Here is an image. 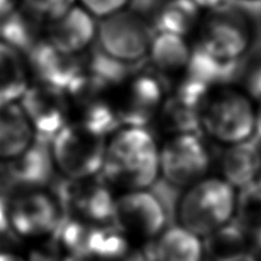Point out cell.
I'll return each instance as SVG.
<instances>
[{"label": "cell", "mask_w": 261, "mask_h": 261, "mask_svg": "<svg viewBox=\"0 0 261 261\" xmlns=\"http://www.w3.org/2000/svg\"><path fill=\"white\" fill-rule=\"evenodd\" d=\"M160 147L148 127H120L107 138L101 176L121 191L149 189L161 177Z\"/></svg>", "instance_id": "1"}, {"label": "cell", "mask_w": 261, "mask_h": 261, "mask_svg": "<svg viewBox=\"0 0 261 261\" xmlns=\"http://www.w3.org/2000/svg\"><path fill=\"white\" fill-rule=\"evenodd\" d=\"M237 190L221 176H206L184 189L176 205L177 224L200 239L234 221Z\"/></svg>", "instance_id": "2"}, {"label": "cell", "mask_w": 261, "mask_h": 261, "mask_svg": "<svg viewBox=\"0 0 261 261\" xmlns=\"http://www.w3.org/2000/svg\"><path fill=\"white\" fill-rule=\"evenodd\" d=\"M256 103L242 88L223 86L213 89L200 111V132L228 147L255 138Z\"/></svg>", "instance_id": "3"}, {"label": "cell", "mask_w": 261, "mask_h": 261, "mask_svg": "<svg viewBox=\"0 0 261 261\" xmlns=\"http://www.w3.org/2000/svg\"><path fill=\"white\" fill-rule=\"evenodd\" d=\"M196 33L199 47L227 63H241L255 42L252 18L228 4L204 13Z\"/></svg>", "instance_id": "4"}, {"label": "cell", "mask_w": 261, "mask_h": 261, "mask_svg": "<svg viewBox=\"0 0 261 261\" xmlns=\"http://www.w3.org/2000/svg\"><path fill=\"white\" fill-rule=\"evenodd\" d=\"M107 138L93 134L71 121L50 142L55 170L65 180H83L101 175Z\"/></svg>", "instance_id": "5"}, {"label": "cell", "mask_w": 261, "mask_h": 261, "mask_svg": "<svg viewBox=\"0 0 261 261\" xmlns=\"http://www.w3.org/2000/svg\"><path fill=\"white\" fill-rule=\"evenodd\" d=\"M154 37L152 24L138 13L124 10L98 20L97 48L119 63L137 66L147 60Z\"/></svg>", "instance_id": "6"}, {"label": "cell", "mask_w": 261, "mask_h": 261, "mask_svg": "<svg viewBox=\"0 0 261 261\" xmlns=\"http://www.w3.org/2000/svg\"><path fill=\"white\" fill-rule=\"evenodd\" d=\"M64 213L54 191L46 189L18 190L9 194V228L12 234L28 241L53 236Z\"/></svg>", "instance_id": "7"}, {"label": "cell", "mask_w": 261, "mask_h": 261, "mask_svg": "<svg viewBox=\"0 0 261 261\" xmlns=\"http://www.w3.org/2000/svg\"><path fill=\"white\" fill-rule=\"evenodd\" d=\"M54 194L64 216L94 226L112 223L117 195L101 175L83 180L63 178Z\"/></svg>", "instance_id": "8"}, {"label": "cell", "mask_w": 261, "mask_h": 261, "mask_svg": "<svg viewBox=\"0 0 261 261\" xmlns=\"http://www.w3.org/2000/svg\"><path fill=\"white\" fill-rule=\"evenodd\" d=\"M212 154L200 133L167 138L160 147L161 177L175 188L186 189L208 176Z\"/></svg>", "instance_id": "9"}, {"label": "cell", "mask_w": 261, "mask_h": 261, "mask_svg": "<svg viewBox=\"0 0 261 261\" xmlns=\"http://www.w3.org/2000/svg\"><path fill=\"white\" fill-rule=\"evenodd\" d=\"M167 94L166 81L153 69H135L116 91L121 126L148 127L157 119Z\"/></svg>", "instance_id": "10"}, {"label": "cell", "mask_w": 261, "mask_h": 261, "mask_svg": "<svg viewBox=\"0 0 261 261\" xmlns=\"http://www.w3.org/2000/svg\"><path fill=\"white\" fill-rule=\"evenodd\" d=\"M112 224L130 241L153 242L167 228V212L149 189L122 191L116 198Z\"/></svg>", "instance_id": "11"}, {"label": "cell", "mask_w": 261, "mask_h": 261, "mask_svg": "<svg viewBox=\"0 0 261 261\" xmlns=\"http://www.w3.org/2000/svg\"><path fill=\"white\" fill-rule=\"evenodd\" d=\"M36 139L50 143L61 129L71 122V105L65 92L32 82L20 98Z\"/></svg>", "instance_id": "12"}, {"label": "cell", "mask_w": 261, "mask_h": 261, "mask_svg": "<svg viewBox=\"0 0 261 261\" xmlns=\"http://www.w3.org/2000/svg\"><path fill=\"white\" fill-rule=\"evenodd\" d=\"M98 20L73 3L43 22V37L54 47L70 55H83L97 38Z\"/></svg>", "instance_id": "13"}, {"label": "cell", "mask_w": 261, "mask_h": 261, "mask_svg": "<svg viewBox=\"0 0 261 261\" xmlns=\"http://www.w3.org/2000/svg\"><path fill=\"white\" fill-rule=\"evenodd\" d=\"M32 82L68 92L83 73V58L54 47L43 38L25 55Z\"/></svg>", "instance_id": "14"}, {"label": "cell", "mask_w": 261, "mask_h": 261, "mask_svg": "<svg viewBox=\"0 0 261 261\" xmlns=\"http://www.w3.org/2000/svg\"><path fill=\"white\" fill-rule=\"evenodd\" d=\"M3 188L8 193L18 190L46 189L56 173L50 143L36 142L24 153L9 162H3Z\"/></svg>", "instance_id": "15"}, {"label": "cell", "mask_w": 261, "mask_h": 261, "mask_svg": "<svg viewBox=\"0 0 261 261\" xmlns=\"http://www.w3.org/2000/svg\"><path fill=\"white\" fill-rule=\"evenodd\" d=\"M221 177L240 190L261 177V144L256 138L224 147L219 158Z\"/></svg>", "instance_id": "16"}, {"label": "cell", "mask_w": 261, "mask_h": 261, "mask_svg": "<svg viewBox=\"0 0 261 261\" xmlns=\"http://www.w3.org/2000/svg\"><path fill=\"white\" fill-rule=\"evenodd\" d=\"M193 46L188 38L171 33H154L148 59L149 68L165 81H178L185 74Z\"/></svg>", "instance_id": "17"}, {"label": "cell", "mask_w": 261, "mask_h": 261, "mask_svg": "<svg viewBox=\"0 0 261 261\" xmlns=\"http://www.w3.org/2000/svg\"><path fill=\"white\" fill-rule=\"evenodd\" d=\"M36 142V134L19 102L0 105V162H9Z\"/></svg>", "instance_id": "18"}, {"label": "cell", "mask_w": 261, "mask_h": 261, "mask_svg": "<svg viewBox=\"0 0 261 261\" xmlns=\"http://www.w3.org/2000/svg\"><path fill=\"white\" fill-rule=\"evenodd\" d=\"M155 261H204V241L180 224L167 227L152 244Z\"/></svg>", "instance_id": "19"}, {"label": "cell", "mask_w": 261, "mask_h": 261, "mask_svg": "<svg viewBox=\"0 0 261 261\" xmlns=\"http://www.w3.org/2000/svg\"><path fill=\"white\" fill-rule=\"evenodd\" d=\"M43 22L25 8H17L0 17V41L27 55L43 38Z\"/></svg>", "instance_id": "20"}, {"label": "cell", "mask_w": 261, "mask_h": 261, "mask_svg": "<svg viewBox=\"0 0 261 261\" xmlns=\"http://www.w3.org/2000/svg\"><path fill=\"white\" fill-rule=\"evenodd\" d=\"M203 12L190 0H162L150 22L154 33H171L188 38L198 31Z\"/></svg>", "instance_id": "21"}, {"label": "cell", "mask_w": 261, "mask_h": 261, "mask_svg": "<svg viewBox=\"0 0 261 261\" xmlns=\"http://www.w3.org/2000/svg\"><path fill=\"white\" fill-rule=\"evenodd\" d=\"M31 83L25 56L0 41V105L19 102Z\"/></svg>", "instance_id": "22"}, {"label": "cell", "mask_w": 261, "mask_h": 261, "mask_svg": "<svg viewBox=\"0 0 261 261\" xmlns=\"http://www.w3.org/2000/svg\"><path fill=\"white\" fill-rule=\"evenodd\" d=\"M240 63H227L211 55L198 45L193 46L190 61L184 75L209 89L229 86L239 74Z\"/></svg>", "instance_id": "23"}, {"label": "cell", "mask_w": 261, "mask_h": 261, "mask_svg": "<svg viewBox=\"0 0 261 261\" xmlns=\"http://www.w3.org/2000/svg\"><path fill=\"white\" fill-rule=\"evenodd\" d=\"M201 107L168 92L155 121L168 138L200 132Z\"/></svg>", "instance_id": "24"}, {"label": "cell", "mask_w": 261, "mask_h": 261, "mask_svg": "<svg viewBox=\"0 0 261 261\" xmlns=\"http://www.w3.org/2000/svg\"><path fill=\"white\" fill-rule=\"evenodd\" d=\"M249 237V232L233 221L203 240L205 254H209L213 261H217L245 252L247 251Z\"/></svg>", "instance_id": "25"}, {"label": "cell", "mask_w": 261, "mask_h": 261, "mask_svg": "<svg viewBox=\"0 0 261 261\" xmlns=\"http://www.w3.org/2000/svg\"><path fill=\"white\" fill-rule=\"evenodd\" d=\"M234 221L250 234L261 229V177L237 190Z\"/></svg>", "instance_id": "26"}, {"label": "cell", "mask_w": 261, "mask_h": 261, "mask_svg": "<svg viewBox=\"0 0 261 261\" xmlns=\"http://www.w3.org/2000/svg\"><path fill=\"white\" fill-rule=\"evenodd\" d=\"M133 0H76V4L86 9L97 20L127 10Z\"/></svg>", "instance_id": "27"}, {"label": "cell", "mask_w": 261, "mask_h": 261, "mask_svg": "<svg viewBox=\"0 0 261 261\" xmlns=\"http://www.w3.org/2000/svg\"><path fill=\"white\" fill-rule=\"evenodd\" d=\"M20 2L23 8L43 20L63 12L65 8L75 3L74 0H20Z\"/></svg>", "instance_id": "28"}, {"label": "cell", "mask_w": 261, "mask_h": 261, "mask_svg": "<svg viewBox=\"0 0 261 261\" xmlns=\"http://www.w3.org/2000/svg\"><path fill=\"white\" fill-rule=\"evenodd\" d=\"M241 88L255 103L261 102V59L251 63L245 69L242 73Z\"/></svg>", "instance_id": "29"}, {"label": "cell", "mask_w": 261, "mask_h": 261, "mask_svg": "<svg viewBox=\"0 0 261 261\" xmlns=\"http://www.w3.org/2000/svg\"><path fill=\"white\" fill-rule=\"evenodd\" d=\"M8 208H9V193L0 186V237L12 233L9 228Z\"/></svg>", "instance_id": "30"}, {"label": "cell", "mask_w": 261, "mask_h": 261, "mask_svg": "<svg viewBox=\"0 0 261 261\" xmlns=\"http://www.w3.org/2000/svg\"><path fill=\"white\" fill-rule=\"evenodd\" d=\"M121 261H155L153 257L152 251H150V247L147 249H138L133 250L124 257Z\"/></svg>", "instance_id": "31"}, {"label": "cell", "mask_w": 261, "mask_h": 261, "mask_svg": "<svg viewBox=\"0 0 261 261\" xmlns=\"http://www.w3.org/2000/svg\"><path fill=\"white\" fill-rule=\"evenodd\" d=\"M190 2L203 13L211 12V10H214L217 8H221L222 5L227 4L226 0H190Z\"/></svg>", "instance_id": "32"}, {"label": "cell", "mask_w": 261, "mask_h": 261, "mask_svg": "<svg viewBox=\"0 0 261 261\" xmlns=\"http://www.w3.org/2000/svg\"><path fill=\"white\" fill-rule=\"evenodd\" d=\"M217 261H257V260L256 257H255L252 254H250L249 251H245V252H240V254L232 255V256L224 257V259L217 260Z\"/></svg>", "instance_id": "33"}, {"label": "cell", "mask_w": 261, "mask_h": 261, "mask_svg": "<svg viewBox=\"0 0 261 261\" xmlns=\"http://www.w3.org/2000/svg\"><path fill=\"white\" fill-rule=\"evenodd\" d=\"M15 7H17L15 0H0V17L7 14L8 12L13 10Z\"/></svg>", "instance_id": "34"}, {"label": "cell", "mask_w": 261, "mask_h": 261, "mask_svg": "<svg viewBox=\"0 0 261 261\" xmlns=\"http://www.w3.org/2000/svg\"><path fill=\"white\" fill-rule=\"evenodd\" d=\"M255 138L261 142V102L256 103V125H255Z\"/></svg>", "instance_id": "35"}, {"label": "cell", "mask_w": 261, "mask_h": 261, "mask_svg": "<svg viewBox=\"0 0 261 261\" xmlns=\"http://www.w3.org/2000/svg\"><path fill=\"white\" fill-rule=\"evenodd\" d=\"M0 261H27L13 252H0Z\"/></svg>", "instance_id": "36"}, {"label": "cell", "mask_w": 261, "mask_h": 261, "mask_svg": "<svg viewBox=\"0 0 261 261\" xmlns=\"http://www.w3.org/2000/svg\"><path fill=\"white\" fill-rule=\"evenodd\" d=\"M245 2H260V0H245Z\"/></svg>", "instance_id": "37"}]
</instances>
